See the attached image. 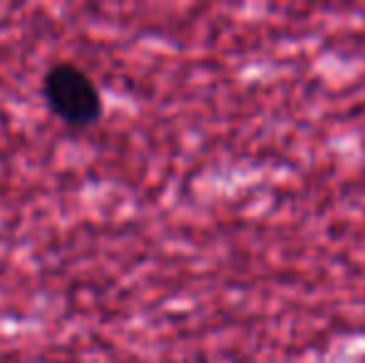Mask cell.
Here are the masks:
<instances>
[{"instance_id":"6da1fadb","label":"cell","mask_w":365,"mask_h":363,"mask_svg":"<svg viewBox=\"0 0 365 363\" xmlns=\"http://www.w3.org/2000/svg\"><path fill=\"white\" fill-rule=\"evenodd\" d=\"M43 100L48 110L63 125L73 130H87L97 125L105 112L102 92L95 78L75 63H55L43 75Z\"/></svg>"}]
</instances>
